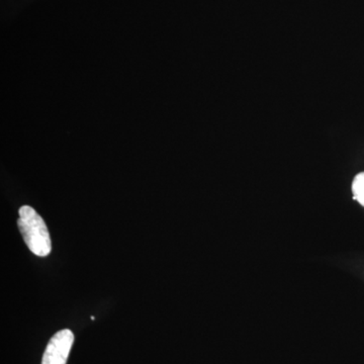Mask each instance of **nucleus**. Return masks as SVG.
<instances>
[{
    "label": "nucleus",
    "mask_w": 364,
    "mask_h": 364,
    "mask_svg": "<svg viewBox=\"0 0 364 364\" xmlns=\"http://www.w3.org/2000/svg\"><path fill=\"white\" fill-rule=\"evenodd\" d=\"M18 214V229L31 252L40 257L49 255L52 251L51 237L43 218L30 205H23Z\"/></svg>",
    "instance_id": "1"
},
{
    "label": "nucleus",
    "mask_w": 364,
    "mask_h": 364,
    "mask_svg": "<svg viewBox=\"0 0 364 364\" xmlns=\"http://www.w3.org/2000/svg\"><path fill=\"white\" fill-rule=\"evenodd\" d=\"M73 342L74 334L71 330L57 332L46 347L42 364H66Z\"/></svg>",
    "instance_id": "2"
},
{
    "label": "nucleus",
    "mask_w": 364,
    "mask_h": 364,
    "mask_svg": "<svg viewBox=\"0 0 364 364\" xmlns=\"http://www.w3.org/2000/svg\"><path fill=\"white\" fill-rule=\"evenodd\" d=\"M352 191H353L354 200H358L364 207V172L359 173L354 178Z\"/></svg>",
    "instance_id": "3"
}]
</instances>
